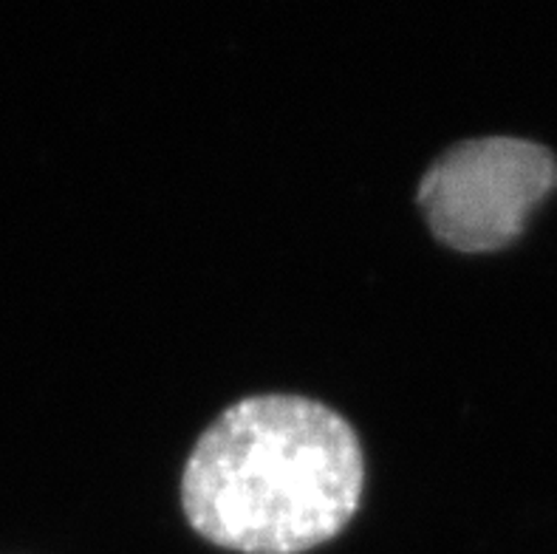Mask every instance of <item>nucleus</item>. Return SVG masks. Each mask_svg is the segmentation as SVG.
I'll use <instances>...</instances> for the list:
<instances>
[{
  "instance_id": "f257e3e1",
  "label": "nucleus",
  "mask_w": 557,
  "mask_h": 554,
  "mask_svg": "<svg viewBox=\"0 0 557 554\" xmlns=\"http://www.w3.org/2000/svg\"><path fill=\"white\" fill-rule=\"evenodd\" d=\"M357 433L304 396H252L212 421L184 467L193 529L240 554H300L332 541L362 495Z\"/></svg>"
},
{
  "instance_id": "f03ea898",
  "label": "nucleus",
  "mask_w": 557,
  "mask_h": 554,
  "mask_svg": "<svg viewBox=\"0 0 557 554\" xmlns=\"http://www.w3.org/2000/svg\"><path fill=\"white\" fill-rule=\"evenodd\" d=\"M555 187L557 162L549 150L487 136L461 141L424 173L419 207L442 244L459 253H495L521 235Z\"/></svg>"
}]
</instances>
